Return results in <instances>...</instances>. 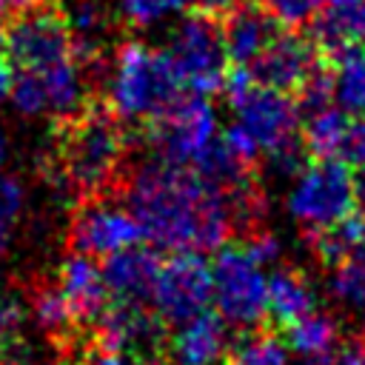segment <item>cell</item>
<instances>
[{"label":"cell","instance_id":"6da1fadb","mask_svg":"<svg viewBox=\"0 0 365 365\" xmlns=\"http://www.w3.org/2000/svg\"><path fill=\"white\" fill-rule=\"evenodd\" d=\"M125 200L143 228V240L157 248L202 254L220 248L237 228L234 191L157 157L131 171Z\"/></svg>","mask_w":365,"mask_h":365},{"label":"cell","instance_id":"7a4b0ae2","mask_svg":"<svg viewBox=\"0 0 365 365\" xmlns=\"http://www.w3.org/2000/svg\"><path fill=\"white\" fill-rule=\"evenodd\" d=\"M222 86L231 111V128H237L257 148L259 160H268L274 174L291 177L302 165L299 103L288 91L257 80L248 68L225 74Z\"/></svg>","mask_w":365,"mask_h":365},{"label":"cell","instance_id":"3957f363","mask_svg":"<svg viewBox=\"0 0 365 365\" xmlns=\"http://www.w3.org/2000/svg\"><path fill=\"white\" fill-rule=\"evenodd\" d=\"M182 83L165 54L145 40L120 43L106 68L108 111L120 123H154L182 97Z\"/></svg>","mask_w":365,"mask_h":365},{"label":"cell","instance_id":"277c9868","mask_svg":"<svg viewBox=\"0 0 365 365\" xmlns=\"http://www.w3.org/2000/svg\"><path fill=\"white\" fill-rule=\"evenodd\" d=\"M125 160V137L120 120L111 111L83 108L66 120V131L57 148V177L66 191L94 197L103 194Z\"/></svg>","mask_w":365,"mask_h":365},{"label":"cell","instance_id":"5b68a950","mask_svg":"<svg viewBox=\"0 0 365 365\" xmlns=\"http://www.w3.org/2000/svg\"><path fill=\"white\" fill-rule=\"evenodd\" d=\"M148 140L157 160L208 177L222 145L220 117L205 94H182L168 111L148 123Z\"/></svg>","mask_w":365,"mask_h":365},{"label":"cell","instance_id":"8992f818","mask_svg":"<svg viewBox=\"0 0 365 365\" xmlns=\"http://www.w3.org/2000/svg\"><path fill=\"white\" fill-rule=\"evenodd\" d=\"M88 100V74L86 60L71 54L57 63L11 68L9 103L17 117L29 123L43 120H71L86 108Z\"/></svg>","mask_w":365,"mask_h":365},{"label":"cell","instance_id":"52a82bcc","mask_svg":"<svg viewBox=\"0 0 365 365\" xmlns=\"http://www.w3.org/2000/svg\"><path fill=\"white\" fill-rule=\"evenodd\" d=\"M211 268V305L228 328L251 331L265 319L268 262L245 242H222Z\"/></svg>","mask_w":365,"mask_h":365},{"label":"cell","instance_id":"ba28073f","mask_svg":"<svg viewBox=\"0 0 365 365\" xmlns=\"http://www.w3.org/2000/svg\"><path fill=\"white\" fill-rule=\"evenodd\" d=\"M288 180L285 211L308 237H317L319 231L336 225L356 208L354 174L342 160L314 157Z\"/></svg>","mask_w":365,"mask_h":365},{"label":"cell","instance_id":"9c48e42d","mask_svg":"<svg viewBox=\"0 0 365 365\" xmlns=\"http://www.w3.org/2000/svg\"><path fill=\"white\" fill-rule=\"evenodd\" d=\"M165 54L182 83L191 94H211L225 80V46L220 26L211 20L208 11L180 17L165 43Z\"/></svg>","mask_w":365,"mask_h":365},{"label":"cell","instance_id":"30bf717a","mask_svg":"<svg viewBox=\"0 0 365 365\" xmlns=\"http://www.w3.org/2000/svg\"><path fill=\"white\" fill-rule=\"evenodd\" d=\"M151 311L163 322H182L211 305V268L200 251H171L160 259L148 294Z\"/></svg>","mask_w":365,"mask_h":365},{"label":"cell","instance_id":"8fae6325","mask_svg":"<svg viewBox=\"0 0 365 365\" xmlns=\"http://www.w3.org/2000/svg\"><path fill=\"white\" fill-rule=\"evenodd\" d=\"M68 240L74 251L106 259L123 248L143 242V228L128 205L94 194L86 197V202L74 211L68 222Z\"/></svg>","mask_w":365,"mask_h":365},{"label":"cell","instance_id":"7c38bea8","mask_svg":"<svg viewBox=\"0 0 365 365\" xmlns=\"http://www.w3.org/2000/svg\"><path fill=\"white\" fill-rule=\"evenodd\" d=\"M319 57L317 46L302 34H279L268 43V48L248 66V71L288 94H299L317 74H319Z\"/></svg>","mask_w":365,"mask_h":365},{"label":"cell","instance_id":"4fadbf2b","mask_svg":"<svg viewBox=\"0 0 365 365\" xmlns=\"http://www.w3.org/2000/svg\"><path fill=\"white\" fill-rule=\"evenodd\" d=\"M94 325L103 348L131 356L157 348L163 339V319L148 308V302H108Z\"/></svg>","mask_w":365,"mask_h":365},{"label":"cell","instance_id":"5bb4252c","mask_svg":"<svg viewBox=\"0 0 365 365\" xmlns=\"http://www.w3.org/2000/svg\"><path fill=\"white\" fill-rule=\"evenodd\" d=\"M57 291L68 302L77 325H94L103 308L108 305V288L103 279V268L97 257H88L83 251H71L60 259L54 279Z\"/></svg>","mask_w":365,"mask_h":365},{"label":"cell","instance_id":"9a60e30c","mask_svg":"<svg viewBox=\"0 0 365 365\" xmlns=\"http://www.w3.org/2000/svg\"><path fill=\"white\" fill-rule=\"evenodd\" d=\"M228 348H231L228 325L211 311H200L177 322L168 339V354L174 365H220Z\"/></svg>","mask_w":365,"mask_h":365},{"label":"cell","instance_id":"2e32d148","mask_svg":"<svg viewBox=\"0 0 365 365\" xmlns=\"http://www.w3.org/2000/svg\"><path fill=\"white\" fill-rule=\"evenodd\" d=\"M225 20L220 26L225 57L234 60L237 66L248 68L277 37V23L254 3H237L228 11H222Z\"/></svg>","mask_w":365,"mask_h":365},{"label":"cell","instance_id":"e0dca14e","mask_svg":"<svg viewBox=\"0 0 365 365\" xmlns=\"http://www.w3.org/2000/svg\"><path fill=\"white\" fill-rule=\"evenodd\" d=\"M157 265V254L140 248V242L106 257L100 268L108 288V302H148Z\"/></svg>","mask_w":365,"mask_h":365},{"label":"cell","instance_id":"ac0fdd59","mask_svg":"<svg viewBox=\"0 0 365 365\" xmlns=\"http://www.w3.org/2000/svg\"><path fill=\"white\" fill-rule=\"evenodd\" d=\"M319 308V294L311 277L299 268L279 265L268 274V291H265V314L274 317L282 328L294 319L305 317L308 311Z\"/></svg>","mask_w":365,"mask_h":365},{"label":"cell","instance_id":"d6986e66","mask_svg":"<svg viewBox=\"0 0 365 365\" xmlns=\"http://www.w3.org/2000/svg\"><path fill=\"white\" fill-rule=\"evenodd\" d=\"M305 120L299 123V143L311 157H322V160H342V148H345V137L351 128V120L356 114L342 111L339 106H334L331 100L305 106Z\"/></svg>","mask_w":365,"mask_h":365},{"label":"cell","instance_id":"ffe728a7","mask_svg":"<svg viewBox=\"0 0 365 365\" xmlns=\"http://www.w3.org/2000/svg\"><path fill=\"white\" fill-rule=\"evenodd\" d=\"M325 91L334 106L348 114L365 111V46L334 48L328 68H322Z\"/></svg>","mask_w":365,"mask_h":365},{"label":"cell","instance_id":"44dd1931","mask_svg":"<svg viewBox=\"0 0 365 365\" xmlns=\"http://www.w3.org/2000/svg\"><path fill=\"white\" fill-rule=\"evenodd\" d=\"M314 20L322 46H365V0H325Z\"/></svg>","mask_w":365,"mask_h":365},{"label":"cell","instance_id":"7402d4cb","mask_svg":"<svg viewBox=\"0 0 365 365\" xmlns=\"http://www.w3.org/2000/svg\"><path fill=\"white\" fill-rule=\"evenodd\" d=\"M342 339V325L334 314L314 308L305 317L294 319L291 325H285V345L291 354L302 356H317L328 348H334Z\"/></svg>","mask_w":365,"mask_h":365},{"label":"cell","instance_id":"603a6c76","mask_svg":"<svg viewBox=\"0 0 365 365\" xmlns=\"http://www.w3.org/2000/svg\"><path fill=\"white\" fill-rule=\"evenodd\" d=\"M29 305V319L34 328H40L43 334L54 336V339H63L68 334H74L80 325L68 308V302L63 299V294L57 291L54 282H43L31 291V299L26 302Z\"/></svg>","mask_w":365,"mask_h":365},{"label":"cell","instance_id":"cb8c5ba5","mask_svg":"<svg viewBox=\"0 0 365 365\" xmlns=\"http://www.w3.org/2000/svg\"><path fill=\"white\" fill-rule=\"evenodd\" d=\"M325 288L345 311L365 317V248L331 262Z\"/></svg>","mask_w":365,"mask_h":365},{"label":"cell","instance_id":"d4e9b609","mask_svg":"<svg viewBox=\"0 0 365 365\" xmlns=\"http://www.w3.org/2000/svg\"><path fill=\"white\" fill-rule=\"evenodd\" d=\"M314 242V251L319 254V259H325L328 265L348 257V254H356L365 248V214H356L351 211L345 220H339L336 225L319 231L317 237H311Z\"/></svg>","mask_w":365,"mask_h":365},{"label":"cell","instance_id":"484cf974","mask_svg":"<svg viewBox=\"0 0 365 365\" xmlns=\"http://www.w3.org/2000/svg\"><path fill=\"white\" fill-rule=\"evenodd\" d=\"M29 208V185L17 177L3 171L0 174V259L11 251L17 228Z\"/></svg>","mask_w":365,"mask_h":365},{"label":"cell","instance_id":"4316f807","mask_svg":"<svg viewBox=\"0 0 365 365\" xmlns=\"http://www.w3.org/2000/svg\"><path fill=\"white\" fill-rule=\"evenodd\" d=\"M225 365H291V351L285 339L265 331H254L245 334L234 348H228Z\"/></svg>","mask_w":365,"mask_h":365},{"label":"cell","instance_id":"83f0119b","mask_svg":"<svg viewBox=\"0 0 365 365\" xmlns=\"http://www.w3.org/2000/svg\"><path fill=\"white\" fill-rule=\"evenodd\" d=\"M188 0H114L120 20L131 29H157L185 11Z\"/></svg>","mask_w":365,"mask_h":365},{"label":"cell","instance_id":"f1b7e54d","mask_svg":"<svg viewBox=\"0 0 365 365\" xmlns=\"http://www.w3.org/2000/svg\"><path fill=\"white\" fill-rule=\"evenodd\" d=\"M29 325L31 319H29L26 299H20L17 294H0V345L17 348Z\"/></svg>","mask_w":365,"mask_h":365},{"label":"cell","instance_id":"f546056e","mask_svg":"<svg viewBox=\"0 0 365 365\" xmlns=\"http://www.w3.org/2000/svg\"><path fill=\"white\" fill-rule=\"evenodd\" d=\"M325 0H257V6L277 23V26H305L311 23Z\"/></svg>","mask_w":365,"mask_h":365},{"label":"cell","instance_id":"4dcf8cb0","mask_svg":"<svg viewBox=\"0 0 365 365\" xmlns=\"http://www.w3.org/2000/svg\"><path fill=\"white\" fill-rule=\"evenodd\" d=\"M299 365H365V345L356 339H339L317 356H302Z\"/></svg>","mask_w":365,"mask_h":365},{"label":"cell","instance_id":"1f68e13d","mask_svg":"<svg viewBox=\"0 0 365 365\" xmlns=\"http://www.w3.org/2000/svg\"><path fill=\"white\" fill-rule=\"evenodd\" d=\"M342 163H365V120H351L348 137H345V148H342Z\"/></svg>","mask_w":365,"mask_h":365},{"label":"cell","instance_id":"d6a6232c","mask_svg":"<svg viewBox=\"0 0 365 365\" xmlns=\"http://www.w3.org/2000/svg\"><path fill=\"white\" fill-rule=\"evenodd\" d=\"M77 365H137V359L131 354H123V351H114V348H94L88 351Z\"/></svg>","mask_w":365,"mask_h":365},{"label":"cell","instance_id":"836d02e7","mask_svg":"<svg viewBox=\"0 0 365 365\" xmlns=\"http://www.w3.org/2000/svg\"><path fill=\"white\" fill-rule=\"evenodd\" d=\"M48 0H0V14H26L34 9H43Z\"/></svg>","mask_w":365,"mask_h":365},{"label":"cell","instance_id":"e575fe53","mask_svg":"<svg viewBox=\"0 0 365 365\" xmlns=\"http://www.w3.org/2000/svg\"><path fill=\"white\" fill-rule=\"evenodd\" d=\"M9 91H11V63L0 51V106L9 103Z\"/></svg>","mask_w":365,"mask_h":365},{"label":"cell","instance_id":"d590c367","mask_svg":"<svg viewBox=\"0 0 365 365\" xmlns=\"http://www.w3.org/2000/svg\"><path fill=\"white\" fill-rule=\"evenodd\" d=\"M9 160H11V137H9V131L0 125V174L9 168Z\"/></svg>","mask_w":365,"mask_h":365},{"label":"cell","instance_id":"8d00e7d4","mask_svg":"<svg viewBox=\"0 0 365 365\" xmlns=\"http://www.w3.org/2000/svg\"><path fill=\"white\" fill-rule=\"evenodd\" d=\"M197 6H200V11H208V14H214V11H228L231 6H237L240 0H194Z\"/></svg>","mask_w":365,"mask_h":365},{"label":"cell","instance_id":"74e56055","mask_svg":"<svg viewBox=\"0 0 365 365\" xmlns=\"http://www.w3.org/2000/svg\"><path fill=\"white\" fill-rule=\"evenodd\" d=\"M354 197H356V205H362L365 211V163H359V171L354 177Z\"/></svg>","mask_w":365,"mask_h":365},{"label":"cell","instance_id":"f35d334b","mask_svg":"<svg viewBox=\"0 0 365 365\" xmlns=\"http://www.w3.org/2000/svg\"><path fill=\"white\" fill-rule=\"evenodd\" d=\"M17 365H54V362H43L40 359V362H17Z\"/></svg>","mask_w":365,"mask_h":365}]
</instances>
